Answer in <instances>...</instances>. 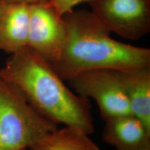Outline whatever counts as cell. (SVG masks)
Segmentation results:
<instances>
[{"label": "cell", "mask_w": 150, "mask_h": 150, "mask_svg": "<svg viewBox=\"0 0 150 150\" xmlns=\"http://www.w3.org/2000/svg\"><path fill=\"white\" fill-rule=\"evenodd\" d=\"M10 55L0 69V77L18 90L48 120L93 134L90 99L71 91L51 63L29 47Z\"/></svg>", "instance_id": "1"}, {"label": "cell", "mask_w": 150, "mask_h": 150, "mask_svg": "<svg viewBox=\"0 0 150 150\" xmlns=\"http://www.w3.org/2000/svg\"><path fill=\"white\" fill-rule=\"evenodd\" d=\"M63 17L67 26V36L52 66L65 81L92 70L122 71L150 66L149 48L113 39L111 32L91 11L73 9Z\"/></svg>", "instance_id": "2"}, {"label": "cell", "mask_w": 150, "mask_h": 150, "mask_svg": "<svg viewBox=\"0 0 150 150\" xmlns=\"http://www.w3.org/2000/svg\"><path fill=\"white\" fill-rule=\"evenodd\" d=\"M58 125L41 115L0 77V150L30 149Z\"/></svg>", "instance_id": "3"}, {"label": "cell", "mask_w": 150, "mask_h": 150, "mask_svg": "<svg viewBox=\"0 0 150 150\" xmlns=\"http://www.w3.org/2000/svg\"><path fill=\"white\" fill-rule=\"evenodd\" d=\"M110 32L137 40L150 32V0H86Z\"/></svg>", "instance_id": "4"}, {"label": "cell", "mask_w": 150, "mask_h": 150, "mask_svg": "<svg viewBox=\"0 0 150 150\" xmlns=\"http://www.w3.org/2000/svg\"><path fill=\"white\" fill-rule=\"evenodd\" d=\"M77 95L93 99L104 120L132 114L118 71L97 70L86 72L67 81Z\"/></svg>", "instance_id": "5"}, {"label": "cell", "mask_w": 150, "mask_h": 150, "mask_svg": "<svg viewBox=\"0 0 150 150\" xmlns=\"http://www.w3.org/2000/svg\"><path fill=\"white\" fill-rule=\"evenodd\" d=\"M67 36L64 18L50 3L29 5L27 47L52 65L59 59Z\"/></svg>", "instance_id": "6"}, {"label": "cell", "mask_w": 150, "mask_h": 150, "mask_svg": "<svg viewBox=\"0 0 150 150\" xmlns=\"http://www.w3.org/2000/svg\"><path fill=\"white\" fill-rule=\"evenodd\" d=\"M102 139L116 150H144L150 147V128L133 114L105 120Z\"/></svg>", "instance_id": "7"}, {"label": "cell", "mask_w": 150, "mask_h": 150, "mask_svg": "<svg viewBox=\"0 0 150 150\" xmlns=\"http://www.w3.org/2000/svg\"><path fill=\"white\" fill-rule=\"evenodd\" d=\"M29 5L0 1V51L12 54L28 45Z\"/></svg>", "instance_id": "8"}, {"label": "cell", "mask_w": 150, "mask_h": 150, "mask_svg": "<svg viewBox=\"0 0 150 150\" xmlns=\"http://www.w3.org/2000/svg\"><path fill=\"white\" fill-rule=\"evenodd\" d=\"M131 113L150 128V66L118 71Z\"/></svg>", "instance_id": "9"}, {"label": "cell", "mask_w": 150, "mask_h": 150, "mask_svg": "<svg viewBox=\"0 0 150 150\" xmlns=\"http://www.w3.org/2000/svg\"><path fill=\"white\" fill-rule=\"evenodd\" d=\"M29 150H100L89 134L81 129L64 126L56 128L38 140Z\"/></svg>", "instance_id": "10"}, {"label": "cell", "mask_w": 150, "mask_h": 150, "mask_svg": "<svg viewBox=\"0 0 150 150\" xmlns=\"http://www.w3.org/2000/svg\"><path fill=\"white\" fill-rule=\"evenodd\" d=\"M86 0H50L49 3L51 4L60 16L70 12L74 9L76 6L82 2H85Z\"/></svg>", "instance_id": "11"}, {"label": "cell", "mask_w": 150, "mask_h": 150, "mask_svg": "<svg viewBox=\"0 0 150 150\" xmlns=\"http://www.w3.org/2000/svg\"><path fill=\"white\" fill-rule=\"evenodd\" d=\"M50 1V0H0V1H4V2L24 4H27V5L47 3V2H49Z\"/></svg>", "instance_id": "12"}, {"label": "cell", "mask_w": 150, "mask_h": 150, "mask_svg": "<svg viewBox=\"0 0 150 150\" xmlns=\"http://www.w3.org/2000/svg\"><path fill=\"white\" fill-rule=\"evenodd\" d=\"M144 150H150V147H148V148H147V149H145Z\"/></svg>", "instance_id": "13"}, {"label": "cell", "mask_w": 150, "mask_h": 150, "mask_svg": "<svg viewBox=\"0 0 150 150\" xmlns=\"http://www.w3.org/2000/svg\"><path fill=\"white\" fill-rule=\"evenodd\" d=\"M23 150H29V149H23Z\"/></svg>", "instance_id": "14"}]
</instances>
